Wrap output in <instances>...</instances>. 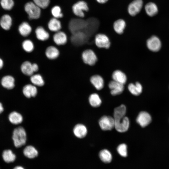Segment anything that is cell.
I'll return each instance as SVG.
<instances>
[{
	"label": "cell",
	"mask_w": 169,
	"mask_h": 169,
	"mask_svg": "<svg viewBox=\"0 0 169 169\" xmlns=\"http://www.w3.org/2000/svg\"><path fill=\"white\" fill-rule=\"evenodd\" d=\"M12 139L16 147L24 145L26 141V133L24 128L20 126L15 128L13 131Z\"/></svg>",
	"instance_id": "2"
},
{
	"label": "cell",
	"mask_w": 169,
	"mask_h": 169,
	"mask_svg": "<svg viewBox=\"0 0 169 169\" xmlns=\"http://www.w3.org/2000/svg\"><path fill=\"white\" fill-rule=\"evenodd\" d=\"M143 5L142 0H134L129 5L128 12L130 15L135 16L141 11Z\"/></svg>",
	"instance_id": "11"
},
{
	"label": "cell",
	"mask_w": 169,
	"mask_h": 169,
	"mask_svg": "<svg viewBox=\"0 0 169 169\" xmlns=\"http://www.w3.org/2000/svg\"><path fill=\"white\" fill-rule=\"evenodd\" d=\"M100 158L102 161L106 163L110 162L112 160V156L110 152L106 149L101 150L99 153Z\"/></svg>",
	"instance_id": "33"
},
{
	"label": "cell",
	"mask_w": 169,
	"mask_h": 169,
	"mask_svg": "<svg viewBox=\"0 0 169 169\" xmlns=\"http://www.w3.org/2000/svg\"><path fill=\"white\" fill-rule=\"evenodd\" d=\"M146 45L148 49L153 52L158 51L161 47V42L156 36H153L147 41Z\"/></svg>",
	"instance_id": "13"
},
{
	"label": "cell",
	"mask_w": 169,
	"mask_h": 169,
	"mask_svg": "<svg viewBox=\"0 0 169 169\" xmlns=\"http://www.w3.org/2000/svg\"><path fill=\"white\" fill-rule=\"evenodd\" d=\"M33 2L41 8L44 9L49 6V0H33Z\"/></svg>",
	"instance_id": "40"
},
{
	"label": "cell",
	"mask_w": 169,
	"mask_h": 169,
	"mask_svg": "<svg viewBox=\"0 0 169 169\" xmlns=\"http://www.w3.org/2000/svg\"><path fill=\"white\" fill-rule=\"evenodd\" d=\"M32 68L34 73L37 72L39 69L38 66L36 63L32 64Z\"/></svg>",
	"instance_id": "41"
},
{
	"label": "cell",
	"mask_w": 169,
	"mask_h": 169,
	"mask_svg": "<svg viewBox=\"0 0 169 169\" xmlns=\"http://www.w3.org/2000/svg\"><path fill=\"white\" fill-rule=\"evenodd\" d=\"M23 93L27 98L34 97L37 95L38 90L36 86L32 84H28L24 86L23 88Z\"/></svg>",
	"instance_id": "16"
},
{
	"label": "cell",
	"mask_w": 169,
	"mask_h": 169,
	"mask_svg": "<svg viewBox=\"0 0 169 169\" xmlns=\"http://www.w3.org/2000/svg\"><path fill=\"white\" fill-rule=\"evenodd\" d=\"M112 80L123 84H125L127 81V77L126 74L120 69L115 70L111 75Z\"/></svg>",
	"instance_id": "17"
},
{
	"label": "cell",
	"mask_w": 169,
	"mask_h": 169,
	"mask_svg": "<svg viewBox=\"0 0 169 169\" xmlns=\"http://www.w3.org/2000/svg\"><path fill=\"white\" fill-rule=\"evenodd\" d=\"M89 101L90 105L94 107H99L102 103L101 98L96 93H92L89 95Z\"/></svg>",
	"instance_id": "27"
},
{
	"label": "cell",
	"mask_w": 169,
	"mask_h": 169,
	"mask_svg": "<svg viewBox=\"0 0 169 169\" xmlns=\"http://www.w3.org/2000/svg\"><path fill=\"white\" fill-rule=\"evenodd\" d=\"M95 42L97 48L108 49L111 46V42L109 38L106 35L100 33L96 35Z\"/></svg>",
	"instance_id": "7"
},
{
	"label": "cell",
	"mask_w": 169,
	"mask_h": 169,
	"mask_svg": "<svg viewBox=\"0 0 169 169\" xmlns=\"http://www.w3.org/2000/svg\"><path fill=\"white\" fill-rule=\"evenodd\" d=\"M35 32L37 38L40 41L46 40L49 38V34L42 27H38Z\"/></svg>",
	"instance_id": "29"
},
{
	"label": "cell",
	"mask_w": 169,
	"mask_h": 169,
	"mask_svg": "<svg viewBox=\"0 0 169 169\" xmlns=\"http://www.w3.org/2000/svg\"><path fill=\"white\" fill-rule=\"evenodd\" d=\"M113 26L115 31L117 33L121 34L124 32L126 23L123 19H118L114 22Z\"/></svg>",
	"instance_id": "25"
},
{
	"label": "cell",
	"mask_w": 169,
	"mask_h": 169,
	"mask_svg": "<svg viewBox=\"0 0 169 169\" xmlns=\"http://www.w3.org/2000/svg\"><path fill=\"white\" fill-rule=\"evenodd\" d=\"M90 80L91 84L97 90H100L104 88L105 81L101 75L98 74H94L90 77Z\"/></svg>",
	"instance_id": "14"
},
{
	"label": "cell",
	"mask_w": 169,
	"mask_h": 169,
	"mask_svg": "<svg viewBox=\"0 0 169 169\" xmlns=\"http://www.w3.org/2000/svg\"><path fill=\"white\" fill-rule=\"evenodd\" d=\"M89 8L87 3L84 1H79L72 6V10L74 14L81 18L84 16V11H88Z\"/></svg>",
	"instance_id": "8"
},
{
	"label": "cell",
	"mask_w": 169,
	"mask_h": 169,
	"mask_svg": "<svg viewBox=\"0 0 169 169\" xmlns=\"http://www.w3.org/2000/svg\"><path fill=\"white\" fill-rule=\"evenodd\" d=\"M51 12L54 18H58L63 17L61 8L59 6H55L54 7L51 9Z\"/></svg>",
	"instance_id": "38"
},
{
	"label": "cell",
	"mask_w": 169,
	"mask_h": 169,
	"mask_svg": "<svg viewBox=\"0 0 169 169\" xmlns=\"http://www.w3.org/2000/svg\"><path fill=\"white\" fill-rule=\"evenodd\" d=\"M14 169H23V168L21 166H16V167H15L14 168Z\"/></svg>",
	"instance_id": "45"
},
{
	"label": "cell",
	"mask_w": 169,
	"mask_h": 169,
	"mask_svg": "<svg viewBox=\"0 0 169 169\" xmlns=\"http://www.w3.org/2000/svg\"><path fill=\"white\" fill-rule=\"evenodd\" d=\"M12 24V19L8 14H5L1 17L0 20V25L2 28L5 30H8Z\"/></svg>",
	"instance_id": "28"
},
{
	"label": "cell",
	"mask_w": 169,
	"mask_h": 169,
	"mask_svg": "<svg viewBox=\"0 0 169 169\" xmlns=\"http://www.w3.org/2000/svg\"><path fill=\"white\" fill-rule=\"evenodd\" d=\"M60 54L59 49L54 46H50L48 47L45 51V55L47 58L54 60L58 57Z\"/></svg>",
	"instance_id": "20"
},
{
	"label": "cell",
	"mask_w": 169,
	"mask_h": 169,
	"mask_svg": "<svg viewBox=\"0 0 169 169\" xmlns=\"http://www.w3.org/2000/svg\"><path fill=\"white\" fill-rule=\"evenodd\" d=\"M3 62L1 59L0 58V69H1L3 67Z\"/></svg>",
	"instance_id": "43"
},
{
	"label": "cell",
	"mask_w": 169,
	"mask_h": 169,
	"mask_svg": "<svg viewBox=\"0 0 169 169\" xmlns=\"http://www.w3.org/2000/svg\"><path fill=\"white\" fill-rule=\"evenodd\" d=\"M146 13L150 17L156 15L158 12V8L156 4L153 2L147 3L145 7Z\"/></svg>",
	"instance_id": "23"
},
{
	"label": "cell",
	"mask_w": 169,
	"mask_h": 169,
	"mask_svg": "<svg viewBox=\"0 0 169 169\" xmlns=\"http://www.w3.org/2000/svg\"><path fill=\"white\" fill-rule=\"evenodd\" d=\"M3 160L7 163L13 162L16 159V156L10 150H4L2 154Z\"/></svg>",
	"instance_id": "35"
},
{
	"label": "cell",
	"mask_w": 169,
	"mask_h": 169,
	"mask_svg": "<svg viewBox=\"0 0 169 169\" xmlns=\"http://www.w3.org/2000/svg\"><path fill=\"white\" fill-rule=\"evenodd\" d=\"M86 21V25L83 31L89 38L96 32L99 28V23L97 19L94 18H89Z\"/></svg>",
	"instance_id": "3"
},
{
	"label": "cell",
	"mask_w": 169,
	"mask_h": 169,
	"mask_svg": "<svg viewBox=\"0 0 169 169\" xmlns=\"http://www.w3.org/2000/svg\"><path fill=\"white\" fill-rule=\"evenodd\" d=\"M87 129L83 125L78 124L74 128L73 132L77 137L81 138L84 137L87 134Z\"/></svg>",
	"instance_id": "22"
},
{
	"label": "cell",
	"mask_w": 169,
	"mask_h": 169,
	"mask_svg": "<svg viewBox=\"0 0 169 169\" xmlns=\"http://www.w3.org/2000/svg\"><path fill=\"white\" fill-rule=\"evenodd\" d=\"M1 84L4 88L8 90L12 89L15 86V79L11 75H6L2 78Z\"/></svg>",
	"instance_id": "21"
},
{
	"label": "cell",
	"mask_w": 169,
	"mask_h": 169,
	"mask_svg": "<svg viewBox=\"0 0 169 169\" xmlns=\"http://www.w3.org/2000/svg\"><path fill=\"white\" fill-rule=\"evenodd\" d=\"M151 118L150 115L145 111H142L138 115L136 121L142 127L148 125L151 122Z\"/></svg>",
	"instance_id": "15"
},
{
	"label": "cell",
	"mask_w": 169,
	"mask_h": 169,
	"mask_svg": "<svg viewBox=\"0 0 169 169\" xmlns=\"http://www.w3.org/2000/svg\"><path fill=\"white\" fill-rule=\"evenodd\" d=\"M0 3L2 7L6 10H10L13 7V0H1Z\"/></svg>",
	"instance_id": "37"
},
{
	"label": "cell",
	"mask_w": 169,
	"mask_h": 169,
	"mask_svg": "<svg viewBox=\"0 0 169 169\" xmlns=\"http://www.w3.org/2000/svg\"><path fill=\"white\" fill-rule=\"evenodd\" d=\"M23 153L27 157L32 159L37 157L38 155V152L33 146H26L24 149Z\"/></svg>",
	"instance_id": "32"
},
{
	"label": "cell",
	"mask_w": 169,
	"mask_h": 169,
	"mask_svg": "<svg viewBox=\"0 0 169 169\" xmlns=\"http://www.w3.org/2000/svg\"><path fill=\"white\" fill-rule=\"evenodd\" d=\"M86 24V21L81 18H74L69 24V28L72 33L83 31Z\"/></svg>",
	"instance_id": "6"
},
{
	"label": "cell",
	"mask_w": 169,
	"mask_h": 169,
	"mask_svg": "<svg viewBox=\"0 0 169 169\" xmlns=\"http://www.w3.org/2000/svg\"><path fill=\"white\" fill-rule=\"evenodd\" d=\"M111 95L113 96L122 94L125 89V85L113 80H110L108 84Z\"/></svg>",
	"instance_id": "9"
},
{
	"label": "cell",
	"mask_w": 169,
	"mask_h": 169,
	"mask_svg": "<svg viewBox=\"0 0 169 169\" xmlns=\"http://www.w3.org/2000/svg\"><path fill=\"white\" fill-rule=\"evenodd\" d=\"M18 31L20 34L23 37L28 36L32 31V28L27 22H23L18 27Z\"/></svg>",
	"instance_id": "30"
},
{
	"label": "cell",
	"mask_w": 169,
	"mask_h": 169,
	"mask_svg": "<svg viewBox=\"0 0 169 169\" xmlns=\"http://www.w3.org/2000/svg\"><path fill=\"white\" fill-rule=\"evenodd\" d=\"M72 34L71 41L76 45H82L87 41L88 37L83 31H79Z\"/></svg>",
	"instance_id": "12"
},
{
	"label": "cell",
	"mask_w": 169,
	"mask_h": 169,
	"mask_svg": "<svg viewBox=\"0 0 169 169\" xmlns=\"http://www.w3.org/2000/svg\"><path fill=\"white\" fill-rule=\"evenodd\" d=\"M117 151L121 156L123 157L127 156V146L125 144L120 145L117 148Z\"/></svg>",
	"instance_id": "39"
},
{
	"label": "cell",
	"mask_w": 169,
	"mask_h": 169,
	"mask_svg": "<svg viewBox=\"0 0 169 169\" xmlns=\"http://www.w3.org/2000/svg\"><path fill=\"white\" fill-rule=\"evenodd\" d=\"M30 79L32 84L36 86L42 87L45 84L43 77L39 74H33L30 76Z\"/></svg>",
	"instance_id": "26"
},
{
	"label": "cell",
	"mask_w": 169,
	"mask_h": 169,
	"mask_svg": "<svg viewBox=\"0 0 169 169\" xmlns=\"http://www.w3.org/2000/svg\"><path fill=\"white\" fill-rule=\"evenodd\" d=\"M81 56L84 63L90 66L95 65L98 61L97 55L92 49L84 50L82 52Z\"/></svg>",
	"instance_id": "4"
},
{
	"label": "cell",
	"mask_w": 169,
	"mask_h": 169,
	"mask_svg": "<svg viewBox=\"0 0 169 169\" xmlns=\"http://www.w3.org/2000/svg\"><path fill=\"white\" fill-rule=\"evenodd\" d=\"M26 12L31 19H37L40 16L41 8L34 2H29L26 3L24 6Z\"/></svg>",
	"instance_id": "5"
},
{
	"label": "cell",
	"mask_w": 169,
	"mask_h": 169,
	"mask_svg": "<svg viewBox=\"0 0 169 169\" xmlns=\"http://www.w3.org/2000/svg\"><path fill=\"white\" fill-rule=\"evenodd\" d=\"M48 27L51 31L57 32L61 28V23L58 18H51L49 21L48 23Z\"/></svg>",
	"instance_id": "31"
},
{
	"label": "cell",
	"mask_w": 169,
	"mask_h": 169,
	"mask_svg": "<svg viewBox=\"0 0 169 169\" xmlns=\"http://www.w3.org/2000/svg\"><path fill=\"white\" fill-rule=\"evenodd\" d=\"M126 107L123 104L115 108L114 110V118L115 120V128L120 132L126 131L129 126V120L125 116Z\"/></svg>",
	"instance_id": "1"
},
{
	"label": "cell",
	"mask_w": 169,
	"mask_h": 169,
	"mask_svg": "<svg viewBox=\"0 0 169 169\" xmlns=\"http://www.w3.org/2000/svg\"><path fill=\"white\" fill-rule=\"evenodd\" d=\"M23 49L26 52L31 53L34 49V45L33 42L29 39L24 41L22 44Z\"/></svg>",
	"instance_id": "36"
},
{
	"label": "cell",
	"mask_w": 169,
	"mask_h": 169,
	"mask_svg": "<svg viewBox=\"0 0 169 169\" xmlns=\"http://www.w3.org/2000/svg\"><path fill=\"white\" fill-rule=\"evenodd\" d=\"M99 124L103 130H111L115 127L114 118L110 116H103L100 119Z\"/></svg>",
	"instance_id": "10"
},
{
	"label": "cell",
	"mask_w": 169,
	"mask_h": 169,
	"mask_svg": "<svg viewBox=\"0 0 169 169\" xmlns=\"http://www.w3.org/2000/svg\"><path fill=\"white\" fill-rule=\"evenodd\" d=\"M100 4H104L106 3L108 0H96Z\"/></svg>",
	"instance_id": "42"
},
{
	"label": "cell",
	"mask_w": 169,
	"mask_h": 169,
	"mask_svg": "<svg viewBox=\"0 0 169 169\" xmlns=\"http://www.w3.org/2000/svg\"><path fill=\"white\" fill-rule=\"evenodd\" d=\"M54 43L58 45H64L67 41V38L66 34L62 31H58L53 36Z\"/></svg>",
	"instance_id": "19"
},
{
	"label": "cell",
	"mask_w": 169,
	"mask_h": 169,
	"mask_svg": "<svg viewBox=\"0 0 169 169\" xmlns=\"http://www.w3.org/2000/svg\"><path fill=\"white\" fill-rule=\"evenodd\" d=\"M20 69L22 73L26 76H30L34 73L32 68V63L28 61H25L22 64Z\"/></svg>",
	"instance_id": "24"
},
{
	"label": "cell",
	"mask_w": 169,
	"mask_h": 169,
	"mask_svg": "<svg viewBox=\"0 0 169 169\" xmlns=\"http://www.w3.org/2000/svg\"><path fill=\"white\" fill-rule=\"evenodd\" d=\"M3 110V108L1 103L0 102V114Z\"/></svg>",
	"instance_id": "44"
},
{
	"label": "cell",
	"mask_w": 169,
	"mask_h": 169,
	"mask_svg": "<svg viewBox=\"0 0 169 169\" xmlns=\"http://www.w3.org/2000/svg\"><path fill=\"white\" fill-rule=\"evenodd\" d=\"M8 118L10 121L11 123L16 125L21 123L23 120L22 115L15 111H13L10 113Z\"/></svg>",
	"instance_id": "34"
},
{
	"label": "cell",
	"mask_w": 169,
	"mask_h": 169,
	"mask_svg": "<svg viewBox=\"0 0 169 169\" xmlns=\"http://www.w3.org/2000/svg\"><path fill=\"white\" fill-rule=\"evenodd\" d=\"M127 88L129 92L135 96H138L142 92V85L138 82H136L135 84L132 83H129L127 85Z\"/></svg>",
	"instance_id": "18"
}]
</instances>
